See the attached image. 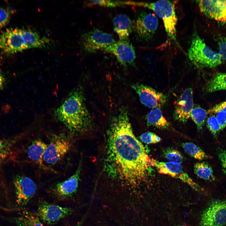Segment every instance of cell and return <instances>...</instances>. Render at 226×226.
<instances>
[{
	"instance_id": "obj_1",
	"label": "cell",
	"mask_w": 226,
	"mask_h": 226,
	"mask_svg": "<svg viewBox=\"0 0 226 226\" xmlns=\"http://www.w3.org/2000/svg\"><path fill=\"white\" fill-rule=\"evenodd\" d=\"M105 140L103 169L108 177L133 185L148 178L153 159L134 135L125 108L111 118Z\"/></svg>"
},
{
	"instance_id": "obj_2",
	"label": "cell",
	"mask_w": 226,
	"mask_h": 226,
	"mask_svg": "<svg viewBox=\"0 0 226 226\" xmlns=\"http://www.w3.org/2000/svg\"><path fill=\"white\" fill-rule=\"evenodd\" d=\"M85 100L83 87L78 86L70 92L54 112L56 118L72 133H83L92 127V118Z\"/></svg>"
},
{
	"instance_id": "obj_3",
	"label": "cell",
	"mask_w": 226,
	"mask_h": 226,
	"mask_svg": "<svg viewBox=\"0 0 226 226\" xmlns=\"http://www.w3.org/2000/svg\"><path fill=\"white\" fill-rule=\"evenodd\" d=\"M189 60L200 68H214L223 61L218 53L207 46L199 35L194 34L187 53Z\"/></svg>"
},
{
	"instance_id": "obj_4",
	"label": "cell",
	"mask_w": 226,
	"mask_h": 226,
	"mask_svg": "<svg viewBox=\"0 0 226 226\" xmlns=\"http://www.w3.org/2000/svg\"><path fill=\"white\" fill-rule=\"evenodd\" d=\"M128 3L147 8L152 10L163 20L165 31L169 39L176 41L177 18L174 2L162 0L152 3L129 1Z\"/></svg>"
},
{
	"instance_id": "obj_5",
	"label": "cell",
	"mask_w": 226,
	"mask_h": 226,
	"mask_svg": "<svg viewBox=\"0 0 226 226\" xmlns=\"http://www.w3.org/2000/svg\"><path fill=\"white\" fill-rule=\"evenodd\" d=\"M158 24V19L155 14L141 12L133 21V30L136 38L143 41L151 40Z\"/></svg>"
},
{
	"instance_id": "obj_6",
	"label": "cell",
	"mask_w": 226,
	"mask_h": 226,
	"mask_svg": "<svg viewBox=\"0 0 226 226\" xmlns=\"http://www.w3.org/2000/svg\"><path fill=\"white\" fill-rule=\"evenodd\" d=\"M71 146L70 141L65 136L53 135L44 151L43 161L49 164H55L69 151Z\"/></svg>"
},
{
	"instance_id": "obj_7",
	"label": "cell",
	"mask_w": 226,
	"mask_h": 226,
	"mask_svg": "<svg viewBox=\"0 0 226 226\" xmlns=\"http://www.w3.org/2000/svg\"><path fill=\"white\" fill-rule=\"evenodd\" d=\"M226 224V200L212 201L202 212L200 226H223Z\"/></svg>"
},
{
	"instance_id": "obj_8",
	"label": "cell",
	"mask_w": 226,
	"mask_h": 226,
	"mask_svg": "<svg viewBox=\"0 0 226 226\" xmlns=\"http://www.w3.org/2000/svg\"><path fill=\"white\" fill-rule=\"evenodd\" d=\"M81 39L84 50L90 53L103 51L116 42L111 34L97 29L83 34Z\"/></svg>"
},
{
	"instance_id": "obj_9",
	"label": "cell",
	"mask_w": 226,
	"mask_h": 226,
	"mask_svg": "<svg viewBox=\"0 0 226 226\" xmlns=\"http://www.w3.org/2000/svg\"><path fill=\"white\" fill-rule=\"evenodd\" d=\"M0 49L7 55L27 49L21 29L9 28L3 31L0 35Z\"/></svg>"
},
{
	"instance_id": "obj_10",
	"label": "cell",
	"mask_w": 226,
	"mask_h": 226,
	"mask_svg": "<svg viewBox=\"0 0 226 226\" xmlns=\"http://www.w3.org/2000/svg\"><path fill=\"white\" fill-rule=\"evenodd\" d=\"M152 165L153 167L156 168L159 173L179 179L196 191L201 192L203 191V189L184 171L180 164L174 162H159L153 159Z\"/></svg>"
},
{
	"instance_id": "obj_11",
	"label": "cell",
	"mask_w": 226,
	"mask_h": 226,
	"mask_svg": "<svg viewBox=\"0 0 226 226\" xmlns=\"http://www.w3.org/2000/svg\"><path fill=\"white\" fill-rule=\"evenodd\" d=\"M73 210L50 203L45 201L39 202L37 215L44 222L53 225L64 217L72 214Z\"/></svg>"
},
{
	"instance_id": "obj_12",
	"label": "cell",
	"mask_w": 226,
	"mask_h": 226,
	"mask_svg": "<svg viewBox=\"0 0 226 226\" xmlns=\"http://www.w3.org/2000/svg\"><path fill=\"white\" fill-rule=\"evenodd\" d=\"M13 182L18 205L22 206L27 204L36 192V184L30 178L19 175L14 177Z\"/></svg>"
},
{
	"instance_id": "obj_13",
	"label": "cell",
	"mask_w": 226,
	"mask_h": 226,
	"mask_svg": "<svg viewBox=\"0 0 226 226\" xmlns=\"http://www.w3.org/2000/svg\"><path fill=\"white\" fill-rule=\"evenodd\" d=\"M131 87L138 94L141 102L148 108L161 109L166 102L165 95L151 87L138 83H133Z\"/></svg>"
},
{
	"instance_id": "obj_14",
	"label": "cell",
	"mask_w": 226,
	"mask_h": 226,
	"mask_svg": "<svg viewBox=\"0 0 226 226\" xmlns=\"http://www.w3.org/2000/svg\"><path fill=\"white\" fill-rule=\"evenodd\" d=\"M114 55L121 64L134 66L136 55L134 48L128 39L121 40L106 48L104 51Z\"/></svg>"
},
{
	"instance_id": "obj_15",
	"label": "cell",
	"mask_w": 226,
	"mask_h": 226,
	"mask_svg": "<svg viewBox=\"0 0 226 226\" xmlns=\"http://www.w3.org/2000/svg\"><path fill=\"white\" fill-rule=\"evenodd\" d=\"M173 118L185 123L190 118V113L194 105L193 92L191 88L186 89L175 102Z\"/></svg>"
},
{
	"instance_id": "obj_16",
	"label": "cell",
	"mask_w": 226,
	"mask_h": 226,
	"mask_svg": "<svg viewBox=\"0 0 226 226\" xmlns=\"http://www.w3.org/2000/svg\"><path fill=\"white\" fill-rule=\"evenodd\" d=\"M196 2L207 17L226 24V0H196Z\"/></svg>"
},
{
	"instance_id": "obj_17",
	"label": "cell",
	"mask_w": 226,
	"mask_h": 226,
	"mask_svg": "<svg viewBox=\"0 0 226 226\" xmlns=\"http://www.w3.org/2000/svg\"><path fill=\"white\" fill-rule=\"evenodd\" d=\"M82 162L80 160L75 173L67 180L57 183L54 191L59 198L66 199L72 196L77 192L82 170Z\"/></svg>"
},
{
	"instance_id": "obj_18",
	"label": "cell",
	"mask_w": 226,
	"mask_h": 226,
	"mask_svg": "<svg viewBox=\"0 0 226 226\" xmlns=\"http://www.w3.org/2000/svg\"><path fill=\"white\" fill-rule=\"evenodd\" d=\"M23 37L27 49L31 48H46L50 46V40L41 37L36 30L28 28L21 29Z\"/></svg>"
},
{
	"instance_id": "obj_19",
	"label": "cell",
	"mask_w": 226,
	"mask_h": 226,
	"mask_svg": "<svg viewBox=\"0 0 226 226\" xmlns=\"http://www.w3.org/2000/svg\"><path fill=\"white\" fill-rule=\"evenodd\" d=\"M113 22L114 31L120 40L128 39L133 30V21L126 15L120 14L114 17Z\"/></svg>"
},
{
	"instance_id": "obj_20",
	"label": "cell",
	"mask_w": 226,
	"mask_h": 226,
	"mask_svg": "<svg viewBox=\"0 0 226 226\" xmlns=\"http://www.w3.org/2000/svg\"><path fill=\"white\" fill-rule=\"evenodd\" d=\"M47 144L40 139L34 140L28 146L27 154L28 158L43 169L48 170L43 164V156Z\"/></svg>"
},
{
	"instance_id": "obj_21",
	"label": "cell",
	"mask_w": 226,
	"mask_h": 226,
	"mask_svg": "<svg viewBox=\"0 0 226 226\" xmlns=\"http://www.w3.org/2000/svg\"><path fill=\"white\" fill-rule=\"evenodd\" d=\"M147 124L148 126H153L161 129L168 128L169 122L163 116L161 109H153L147 115Z\"/></svg>"
},
{
	"instance_id": "obj_22",
	"label": "cell",
	"mask_w": 226,
	"mask_h": 226,
	"mask_svg": "<svg viewBox=\"0 0 226 226\" xmlns=\"http://www.w3.org/2000/svg\"><path fill=\"white\" fill-rule=\"evenodd\" d=\"M207 92L226 90V73H218L207 83L205 87Z\"/></svg>"
},
{
	"instance_id": "obj_23",
	"label": "cell",
	"mask_w": 226,
	"mask_h": 226,
	"mask_svg": "<svg viewBox=\"0 0 226 226\" xmlns=\"http://www.w3.org/2000/svg\"><path fill=\"white\" fill-rule=\"evenodd\" d=\"M17 226H43L38 216L24 211L15 218Z\"/></svg>"
},
{
	"instance_id": "obj_24",
	"label": "cell",
	"mask_w": 226,
	"mask_h": 226,
	"mask_svg": "<svg viewBox=\"0 0 226 226\" xmlns=\"http://www.w3.org/2000/svg\"><path fill=\"white\" fill-rule=\"evenodd\" d=\"M194 169L195 173L200 178L211 181L215 180L213 169L208 163L197 162L194 164Z\"/></svg>"
},
{
	"instance_id": "obj_25",
	"label": "cell",
	"mask_w": 226,
	"mask_h": 226,
	"mask_svg": "<svg viewBox=\"0 0 226 226\" xmlns=\"http://www.w3.org/2000/svg\"><path fill=\"white\" fill-rule=\"evenodd\" d=\"M181 146L187 154L197 159L201 160L210 157L199 147L193 143H182Z\"/></svg>"
},
{
	"instance_id": "obj_26",
	"label": "cell",
	"mask_w": 226,
	"mask_h": 226,
	"mask_svg": "<svg viewBox=\"0 0 226 226\" xmlns=\"http://www.w3.org/2000/svg\"><path fill=\"white\" fill-rule=\"evenodd\" d=\"M207 114V111L199 105L194 106L190 113L191 118L198 130H201L204 126Z\"/></svg>"
},
{
	"instance_id": "obj_27",
	"label": "cell",
	"mask_w": 226,
	"mask_h": 226,
	"mask_svg": "<svg viewBox=\"0 0 226 226\" xmlns=\"http://www.w3.org/2000/svg\"><path fill=\"white\" fill-rule=\"evenodd\" d=\"M15 139H0V164L7 159L10 154Z\"/></svg>"
},
{
	"instance_id": "obj_28",
	"label": "cell",
	"mask_w": 226,
	"mask_h": 226,
	"mask_svg": "<svg viewBox=\"0 0 226 226\" xmlns=\"http://www.w3.org/2000/svg\"><path fill=\"white\" fill-rule=\"evenodd\" d=\"M164 157L170 162H174L181 164L183 161L182 154L178 150L171 148H166L163 153Z\"/></svg>"
},
{
	"instance_id": "obj_29",
	"label": "cell",
	"mask_w": 226,
	"mask_h": 226,
	"mask_svg": "<svg viewBox=\"0 0 226 226\" xmlns=\"http://www.w3.org/2000/svg\"><path fill=\"white\" fill-rule=\"evenodd\" d=\"M207 124L212 134L216 138L221 129L216 117L214 115L210 116L207 119Z\"/></svg>"
},
{
	"instance_id": "obj_30",
	"label": "cell",
	"mask_w": 226,
	"mask_h": 226,
	"mask_svg": "<svg viewBox=\"0 0 226 226\" xmlns=\"http://www.w3.org/2000/svg\"><path fill=\"white\" fill-rule=\"evenodd\" d=\"M139 137L142 142L147 144L156 143L161 141V138L159 136L149 132L143 133Z\"/></svg>"
},
{
	"instance_id": "obj_31",
	"label": "cell",
	"mask_w": 226,
	"mask_h": 226,
	"mask_svg": "<svg viewBox=\"0 0 226 226\" xmlns=\"http://www.w3.org/2000/svg\"><path fill=\"white\" fill-rule=\"evenodd\" d=\"M85 3L87 6L97 5L100 6L108 7H115L121 5L120 1L111 0H89Z\"/></svg>"
},
{
	"instance_id": "obj_32",
	"label": "cell",
	"mask_w": 226,
	"mask_h": 226,
	"mask_svg": "<svg viewBox=\"0 0 226 226\" xmlns=\"http://www.w3.org/2000/svg\"><path fill=\"white\" fill-rule=\"evenodd\" d=\"M10 15L9 12L5 8L0 7V28L5 26L9 21Z\"/></svg>"
},
{
	"instance_id": "obj_33",
	"label": "cell",
	"mask_w": 226,
	"mask_h": 226,
	"mask_svg": "<svg viewBox=\"0 0 226 226\" xmlns=\"http://www.w3.org/2000/svg\"><path fill=\"white\" fill-rule=\"evenodd\" d=\"M219 51L218 53L223 61L226 62V37L221 38L218 42Z\"/></svg>"
},
{
	"instance_id": "obj_34",
	"label": "cell",
	"mask_w": 226,
	"mask_h": 226,
	"mask_svg": "<svg viewBox=\"0 0 226 226\" xmlns=\"http://www.w3.org/2000/svg\"><path fill=\"white\" fill-rule=\"evenodd\" d=\"M217 153L221 162L222 171L226 175V151L219 148L217 150Z\"/></svg>"
},
{
	"instance_id": "obj_35",
	"label": "cell",
	"mask_w": 226,
	"mask_h": 226,
	"mask_svg": "<svg viewBox=\"0 0 226 226\" xmlns=\"http://www.w3.org/2000/svg\"><path fill=\"white\" fill-rule=\"evenodd\" d=\"M216 118L219 125L221 130L226 127V112L221 110L216 113Z\"/></svg>"
},
{
	"instance_id": "obj_36",
	"label": "cell",
	"mask_w": 226,
	"mask_h": 226,
	"mask_svg": "<svg viewBox=\"0 0 226 226\" xmlns=\"http://www.w3.org/2000/svg\"><path fill=\"white\" fill-rule=\"evenodd\" d=\"M223 111L226 112V102H224L217 104L210 108L207 111V114H216L219 111Z\"/></svg>"
},
{
	"instance_id": "obj_37",
	"label": "cell",
	"mask_w": 226,
	"mask_h": 226,
	"mask_svg": "<svg viewBox=\"0 0 226 226\" xmlns=\"http://www.w3.org/2000/svg\"><path fill=\"white\" fill-rule=\"evenodd\" d=\"M6 78L3 73L0 71V90L4 87L6 83Z\"/></svg>"
},
{
	"instance_id": "obj_38",
	"label": "cell",
	"mask_w": 226,
	"mask_h": 226,
	"mask_svg": "<svg viewBox=\"0 0 226 226\" xmlns=\"http://www.w3.org/2000/svg\"><path fill=\"white\" fill-rule=\"evenodd\" d=\"M81 223H79L78 224H77L76 226H80Z\"/></svg>"
},
{
	"instance_id": "obj_39",
	"label": "cell",
	"mask_w": 226,
	"mask_h": 226,
	"mask_svg": "<svg viewBox=\"0 0 226 226\" xmlns=\"http://www.w3.org/2000/svg\"><path fill=\"white\" fill-rule=\"evenodd\" d=\"M1 29V28H0V30Z\"/></svg>"
}]
</instances>
